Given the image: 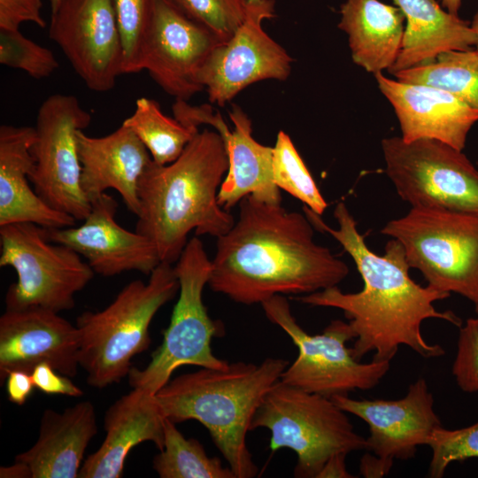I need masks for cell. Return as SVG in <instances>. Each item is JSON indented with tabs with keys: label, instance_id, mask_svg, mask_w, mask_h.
I'll return each mask as SVG.
<instances>
[{
	"label": "cell",
	"instance_id": "30",
	"mask_svg": "<svg viewBox=\"0 0 478 478\" xmlns=\"http://www.w3.org/2000/svg\"><path fill=\"white\" fill-rule=\"evenodd\" d=\"M273 177L280 189L297 198L313 212L321 215L325 212L328 203L289 135L282 130L273 147Z\"/></svg>",
	"mask_w": 478,
	"mask_h": 478
},
{
	"label": "cell",
	"instance_id": "20",
	"mask_svg": "<svg viewBox=\"0 0 478 478\" xmlns=\"http://www.w3.org/2000/svg\"><path fill=\"white\" fill-rule=\"evenodd\" d=\"M228 114L234 124L232 131L212 107L202 115L203 124L220 135L227 156V170L218 192L219 204L228 210L249 196L265 203L281 204L280 189L273 177V147L253 138L251 121L239 106L233 105Z\"/></svg>",
	"mask_w": 478,
	"mask_h": 478
},
{
	"label": "cell",
	"instance_id": "35",
	"mask_svg": "<svg viewBox=\"0 0 478 478\" xmlns=\"http://www.w3.org/2000/svg\"><path fill=\"white\" fill-rule=\"evenodd\" d=\"M452 374L462 391L478 392V315L459 328Z\"/></svg>",
	"mask_w": 478,
	"mask_h": 478
},
{
	"label": "cell",
	"instance_id": "4",
	"mask_svg": "<svg viewBox=\"0 0 478 478\" xmlns=\"http://www.w3.org/2000/svg\"><path fill=\"white\" fill-rule=\"evenodd\" d=\"M289 361L267 358L259 364L237 361L225 368L200 369L170 380L156 394L165 418L195 420L204 426L235 478L258 469L247 445L253 418Z\"/></svg>",
	"mask_w": 478,
	"mask_h": 478
},
{
	"label": "cell",
	"instance_id": "24",
	"mask_svg": "<svg viewBox=\"0 0 478 478\" xmlns=\"http://www.w3.org/2000/svg\"><path fill=\"white\" fill-rule=\"evenodd\" d=\"M96 433V411L89 400L61 412L46 409L36 442L15 460L29 467L32 478L79 477L85 451Z\"/></svg>",
	"mask_w": 478,
	"mask_h": 478
},
{
	"label": "cell",
	"instance_id": "40",
	"mask_svg": "<svg viewBox=\"0 0 478 478\" xmlns=\"http://www.w3.org/2000/svg\"><path fill=\"white\" fill-rule=\"evenodd\" d=\"M0 477L4 478H32L29 467L19 461L14 462L10 466H2L0 468Z\"/></svg>",
	"mask_w": 478,
	"mask_h": 478
},
{
	"label": "cell",
	"instance_id": "38",
	"mask_svg": "<svg viewBox=\"0 0 478 478\" xmlns=\"http://www.w3.org/2000/svg\"><path fill=\"white\" fill-rule=\"evenodd\" d=\"M5 387L9 401L18 405H24L35 389L32 374L23 370L9 372Z\"/></svg>",
	"mask_w": 478,
	"mask_h": 478
},
{
	"label": "cell",
	"instance_id": "12",
	"mask_svg": "<svg viewBox=\"0 0 478 478\" xmlns=\"http://www.w3.org/2000/svg\"><path fill=\"white\" fill-rule=\"evenodd\" d=\"M91 114L73 95L53 94L40 105L31 149L35 165L30 181L51 207L83 220L91 203L81 185L77 133L87 128Z\"/></svg>",
	"mask_w": 478,
	"mask_h": 478
},
{
	"label": "cell",
	"instance_id": "19",
	"mask_svg": "<svg viewBox=\"0 0 478 478\" xmlns=\"http://www.w3.org/2000/svg\"><path fill=\"white\" fill-rule=\"evenodd\" d=\"M374 76L394 109L405 141L435 139L463 150L478 121V110L433 86L391 79L382 73Z\"/></svg>",
	"mask_w": 478,
	"mask_h": 478
},
{
	"label": "cell",
	"instance_id": "2",
	"mask_svg": "<svg viewBox=\"0 0 478 478\" xmlns=\"http://www.w3.org/2000/svg\"><path fill=\"white\" fill-rule=\"evenodd\" d=\"M208 285L243 305L277 295H307L337 286L349 267L313 240L308 217L251 196L233 227L217 238Z\"/></svg>",
	"mask_w": 478,
	"mask_h": 478
},
{
	"label": "cell",
	"instance_id": "1",
	"mask_svg": "<svg viewBox=\"0 0 478 478\" xmlns=\"http://www.w3.org/2000/svg\"><path fill=\"white\" fill-rule=\"evenodd\" d=\"M304 212L314 227L330 234L348 252L364 287L356 293H344L335 286L303 295L298 300L343 311L356 334L351 349L358 360L374 352V360L390 362L401 345L425 358L443 356V347L428 343L422 335V322L438 319L460 328L461 320L451 311L440 312L434 306L435 302L450 294L428 285L422 287L410 277L411 267L402 244L390 238L382 256L372 251L343 202L337 203L334 210L337 229L328 227L320 215L305 206Z\"/></svg>",
	"mask_w": 478,
	"mask_h": 478
},
{
	"label": "cell",
	"instance_id": "15",
	"mask_svg": "<svg viewBox=\"0 0 478 478\" xmlns=\"http://www.w3.org/2000/svg\"><path fill=\"white\" fill-rule=\"evenodd\" d=\"M50 38L90 90L112 89L122 72V46L112 0H61Z\"/></svg>",
	"mask_w": 478,
	"mask_h": 478
},
{
	"label": "cell",
	"instance_id": "29",
	"mask_svg": "<svg viewBox=\"0 0 478 478\" xmlns=\"http://www.w3.org/2000/svg\"><path fill=\"white\" fill-rule=\"evenodd\" d=\"M169 419L164 422V447L152 460L160 478H235L230 467L209 457L194 438H186Z\"/></svg>",
	"mask_w": 478,
	"mask_h": 478
},
{
	"label": "cell",
	"instance_id": "3",
	"mask_svg": "<svg viewBox=\"0 0 478 478\" xmlns=\"http://www.w3.org/2000/svg\"><path fill=\"white\" fill-rule=\"evenodd\" d=\"M227 166L220 135L207 128L172 163L149 165L139 181L135 231L153 243L161 262L178 260L192 230L218 238L233 227V216L218 203Z\"/></svg>",
	"mask_w": 478,
	"mask_h": 478
},
{
	"label": "cell",
	"instance_id": "22",
	"mask_svg": "<svg viewBox=\"0 0 478 478\" xmlns=\"http://www.w3.org/2000/svg\"><path fill=\"white\" fill-rule=\"evenodd\" d=\"M165 416L155 394L133 388L106 411L105 437L100 447L81 465V478H120L131 450L143 442L164 447Z\"/></svg>",
	"mask_w": 478,
	"mask_h": 478
},
{
	"label": "cell",
	"instance_id": "36",
	"mask_svg": "<svg viewBox=\"0 0 478 478\" xmlns=\"http://www.w3.org/2000/svg\"><path fill=\"white\" fill-rule=\"evenodd\" d=\"M42 0H0V29H19L24 22L45 27Z\"/></svg>",
	"mask_w": 478,
	"mask_h": 478
},
{
	"label": "cell",
	"instance_id": "31",
	"mask_svg": "<svg viewBox=\"0 0 478 478\" xmlns=\"http://www.w3.org/2000/svg\"><path fill=\"white\" fill-rule=\"evenodd\" d=\"M122 46L123 74L143 70L154 0H112Z\"/></svg>",
	"mask_w": 478,
	"mask_h": 478
},
{
	"label": "cell",
	"instance_id": "32",
	"mask_svg": "<svg viewBox=\"0 0 478 478\" xmlns=\"http://www.w3.org/2000/svg\"><path fill=\"white\" fill-rule=\"evenodd\" d=\"M0 63L35 79L49 77L58 68L53 52L24 36L19 29H0Z\"/></svg>",
	"mask_w": 478,
	"mask_h": 478
},
{
	"label": "cell",
	"instance_id": "42",
	"mask_svg": "<svg viewBox=\"0 0 478 478\" xmlns=\"http://www.w3.org/2000/svg\"><path fill=\"white\" fill-rule=\"evenodd\" d=\"M471 27L475 35V50L478 51V11L475 12V14L473 17V20L470 23Z\"/></svg>",
	"mask_w": 478,
	"mask_h": 478
},
{
	"label": "cell",
	"instance_id": "5",
	"mask_svg": "<svg viewBox=\"0 0 478 478\" xmlns=\"http://www.w3.org/2000/svg\"><path fill=\"white\" fill-rule=\"evenodd\" d=\"M178 290L174 267L161 262L147 282L132 281L104 310L78 316L79 362L89 385L103 389L128 375L132 358L150 343L155 314Z\"/></svg>",
	"mask_w": 478,
	"mask_h": 478
},
{
	"label": "cell",
	"instance_id": "16",
	"mask_svg": "<svg viewBox=\"0 0 478 478\" xmlns=\"http://www.w3.org/2000/svg\"><path fill=\"white\" fill-rule=\"evenodd\" d=\"M222 42L169 0H154L143 70L175 100L188 101L204 89L199 81L200 73L212 52Z\"/></svg>",
	"mask_w": 478,
	"mask_h": 478
},
{
	"label": "cell",
	"instance_id": "41",
	"mask_svg": "<svg viewBox=\"0 0 478 478\" xmlns=\"http://www.w3.org/2000/svg\"><path fill=\"white\" fill-rule=\"evenodd\" d=\"M462 0H441L442 6L450 13L459 16Z\"/></svg>",
	"mask_w": 478,
	"mask_h": 478
},
{
	"label": "cell",
	"instance_id": "8",
	"mask_svg": "<svg viewBox=\"0 0 478 478\" xmlns=\"http://www.w3.org/2000/svg\"><path fill=\"white\" fill-rule=\"evenodd\" d=\"M381 233L402 244L428 286L478 303V214L411 208Z\"/></svg>",
	"mask_w": 478,
	"mask_h": 478
},
{
	"label": "cell",
	"instance_id": "33",
	"mask_svg": "<svg viewBox=\"0 0 478 478\" xmlns=\"http://www.w3.org/2000/svg\"><path fill=\"white\" fill-rule=\"evenodd\" d=\"M426 445L432 451L428 476L441 478L452 462L478 458V422L459 429L436 428Z\"/></svg>",
	"mask_w": 478,
	"mask_h": 478
},
{
	"label": "cell",
	"instance_id": "28",
	"mask_svg": "<svg viewBox=\"0 0 478 478\" xmlns=\"http://www.w3.org/2000/svg\"><path fill=\"white\" fill-rule=\"evenodd\" d=\"M396 79L443 89L478 110V51L449 50L434 60L393 73Z\"/></svg>",
	"mask_w": 478,
	"mask_h": 478
},
{
	"label": "cell",
	"instance_id": "21",
	"mask_svg": "<svg viewBox=\"0 0 478 478\" xmlns=\"http://www.w3.org/2000/svg\"><path fill=\"white\" fill-rule=\"evenodd\" d=\"M81 166V185L91 201L112 189L119 192L127 209L139 212L138 186L152 159L135 133L121 124L112 133L92 137L77 133Z\"/></svg>",
	"mask_w": 478,
	"mask_h": 478
},
{
	"label": "cell",
	"instance_id": "39",
	"mask_svg": "<svg viewBox=\"0 0 478 478\" xmlns=\"http://www.w3.org/2000/svg\"><path fill=\"white\" fill-rule=\"evenodd\" d=\"M347 454L340 453L330 458L327 463L324 465L323 468L320 472L317 478H329V477H339V478H351V475L346 468V459Z\"/></svg>",
	"mask_w": 478,
	"mask_h": 478
},
{
	"label": "cell",
	"instance_id": "25",
	"mask_svg": "<svg viewBox=\"0 0 478 478\" xmlns=\"http://www.w3.org/2000/svg\"><path fill=\"white\" fill-rule=\"evenodd\" d=\"M338 28L348 35L352 61L373 74L392 68L401 50L405 18L380 0H346Z\"/></svg>",
	"mask_w": 478,
	"mask_h": 478
},
{
	"label": "cell",
	"instance_id": "9",
	"mask_svg": "<svg viewBox=\"0 0 478 478\" xmlns=\"http://www.w3.org/2000/svg\"><path fill=\"white\" fill-rule=\"evenodd\" d=\"M0 266L13 268L17 275L5 295L6 309L71 310L75 295L95 274L79 253L51 242L48 228L35 223L0 226Z\"/></svg>",
	"mask_w": 478,
	"mask_h": 478
},
{
	"label": "cell",
	"instance_id": "18",
	"mask_svg": "<svg viewBox=\"0 0 478 478\" xmlns=\"http://www.w3.org/2000/svg\"><path fill=\"white\" fill-rule=\"evenodd\" d=\"M80 333L58 312L42 308L6 309L0 317V381L8 373H32L41 363L73 377L78 373Z\"/></svg>",
	"mask_w": 478,
	"mask_h": 478
},
{
	"label": "cell",
	"instance_id": "26",
	"mask_svg": "<svg viewBox=\"0 0 478 478\" xmlns=\"http://www.w3.org/2000/svg\"><path fill=\"white\" fill-rule=\"evenodd\" d=\"M405 18L401 50L389 71L428 63L449 50H466L475 45L468 21L447 12L436 0H392Z\"/></svg>",
	"mask_w": 478,
	"mask_h": 478
},
{
	"label": "cell",
	"instance_id": "23",
	"mask_svg": "<svg viewBox=\"0 0 478 478\" xmlns=\"http://www.w3.org/2000/svg\"><path fill=\"white\" fill-rule=\"evenodd\" d=\"M35 137V127H0V226L18 222L48 229L74 226L73 217L51 207L29 184Z\"/></svg>",
	"mask_w": 478,
	"mask_h": 478
},
{
	"label": "cell",
	"instance_id": "10",
	"mask_svg": "<svg viewBox=\"0 0 478 478\" xmlns=\"http://www.w3.org/2000/svg\"><path fill=\"white\" fill-rule=\"evenodd\" d=\"M261 305L267 320L280 327L298 350L297 358L282 373L281 382L332 398L371 389L389 372V361L362 363L354 358L347 347L356 338L349 322L334 320L321 333L311 335L297 322L284 296H274Z\"/></svg>",
	"mask_w": 478,
	"mask_h": 478
},
{
	"label": "cell",
	"instance_id": "34",
	"mask_svg": "<svg viewBox=\"0 0 478 478\" xmlns=\"http://www.w3.org/2000/svg\"><path fill=\"white\" fill-rule=\"evenodd\" d=\"M189 19L228 40L245 18L246 0H169Z\"/></svg>",
	"mask_w": 478,
	"mask_h": 478
},
{
	"label": "cell",
	"instance_id": "14",
	"mask_svg": "<svg viewBox=\"0 0 478 478\" xmlns=\"http://www.w3.org/2000/svg\"><path fill=\"white\" fill-rule=\"evenodd\" d=\"M274 6V0H246L243 23L210 55L199 81L211 103L224 106L252 83L289 76L293 58L262 27L275 16Z\"/></svg>",
	"mask_w": 478,
	"mask_h": 478
},
{
	"label": "cell",
	"instance_id": "11",
	"mask_svg": "<svg viewBox=\"0 0 478 478\" xmlns=\"http://www.w3.org/2000/svg\"><path fill=\"white\" fill-rule=\"evenodd\" d=\"M386 173L412 208L478 214V170L462 150L441 141L382 139Z\"/></svg>",
	"mask_w": 478,
	"mask_h": 478
},
{
	"label": "cell",
	"instance_id": "17",
	"mask_svg": "<svg viewBox=\"0 0 478 478\" xmlns=\"http://www.w3.org/2000/svg\"><path fill=\"white\" fill-rule=\"evenodd\" d=\"M90 203V212L81 225L48 229L50 240L72 248L101 276L127 271L150 275L161 263L153 243L115 220L118 204L106 192Z\"/></svg>",
	"mask_w": 478,
	"mask_h": 478
},
{
	"label": "cell",
	"instance_id": "37",
	"mask_svg": "<svg viewBox=\"0 0 478 478\" xmlns=\"http://www.w3.org/2000/svg\"><path fill=\"white\" fill-rule=\"evenodd\" d=\"M31 374L35 387L45 394L71 397H80L84 394L68 376L58 373L48 363L37 365Z\"/></svg>",
	"mask_w": 478,
	"mask_h": 478
},
{
	"label": "cell",
	"instance_id": "43",
	"mask_svg": "<svg viewBox=\"0 0 478 478\" xmlns=\"http://www.w3.org/2000/svg\"><path fill=\"white\" fill-rule=\"evenodd\" d=\"M50 4L51 12H55L61 0H49Z\"/></svg>",
	"mask_w": 478,
	"mask_h": 478
},
{
	"label": "cell",
	"instance_id": "13",
	"mask_svg": "<svg viewBox=\"0 0 478 478\" xmlns=\"http://www.w3.org/2000/svg\"><path fill=\"white\" fill-rule=\"evenodd\" d=\"M332 399L345 412L368 425L367 453L359 465L364 477H382L389 473L395 459H412L418 446L426 445L433 431L442 426L423 377L411 383L405 396L396 400H357L348 395Z\"/></svg>",
	"mask_w": 478,
	"mask_h": 478
},
{
	"label": "cell",
	"instance_id": "27",
	"mask_svg": "<svg viewBox=\"0 0 478 478\" xmlns=\"http://www.w3.org/2000/svg\"><path fill=\"white\" fill-rule=\"evenodd\" d=\"M122 124L135 133L158 165L174 161L199 132L198 127L165 115L158 103L148 97L136 100L134 112Z\"/></svg>",
	"mask_w": 478,
	"mask_h": 478
},
{
	"label": "cell",
	"instance_id": "44",
	"mask_svg": "<svg viewBox=\"0 0 478 478\" xmlns=\"http://www.w3.org/2000/svg\"><path fill=\"white\" fill-rule=\"evenodd\" d=\"M474 308H475V312H476L477 315H478V303H477V304H474Z\"/></svg>",
	"mask_w": 478,
	"mask_h": 478
},
{
	"label": "cell",
	"instance_id": "7",
	"mask_svg": "<svg viewBox=\"0 0 478 478\" xmlns=\"http://www.w3.org/2000/svg\"><path fill=\"white\" fill-rule=\"evenodd\" d=\"M173 267L180 295L163 342L144 368L132 367L127 375L132 388L152 394L163 388L181 366L217 369L228 366L212 351V339L221 336L224 327L211 319L203 302L212 269L203 243L197 237L189 239Z\"/></svg>",
	"mask_w": 478,
	"mask_h": 478
},
{
	"label": "cell",
	"instance_id": "6",
	"mask_svg": "<svg viewBox=\"0 0 478 478\" xmlns=\"http://www.w3.org/2000/svg\"><path fill=\"white\" fill-rule=\"evenodd\" d=\"M270 431L273 452L288 448L297 457L294 476L317 478L327 461L340 453L366 448L346 412L330 397L279 381L266 395L251 430Z\"/></svg>",
	"mask_w": 478,
	"mask_h": 478
}]
</instances>
